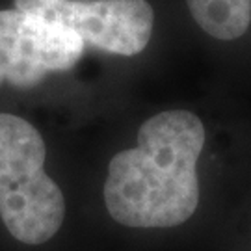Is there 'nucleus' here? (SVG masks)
<instances>
[{"label":"nucleus","instance_id":"4","mask_svg":"<svg viewBox=\"0 0 251 251\" xmlns=\"http://www.w3.org/2000/svg\"><path fill=\"white\" fill-rule=\"evenodd\" d=\"M32 11L76 32L84 45L119 56H134L151 41L154 11L147 0H15Z\"/></svg>","mask_w":251,"mask_h":251},{"label":"nucleus","instance_id":"3","mask_svg":"<svg viewBox=\"0 0 251 251\" xmlns=\"http://www.w3.org/2000/svg\"><path fill=\"white\" fill-rule=\"evenodd\" d=\"M84 41L71 28L25 9H0V86L30 88L80 60Z\"/></svg>","mask_w":251,"mask_h":251},{"label":"nucleus","instance_id":"1","mask_svg":"<svg viewBox=\"0 0 251 251\" xmlns=\"http://www.w3.org/2000/svg\"><path fill=\"white\" fill-rule=\"evenodd\" d=\"M206 145L201 117L168 110L138 130V145L108 164L104 203L117 224L164 229L186 224L201 203L199 160Z\"/></svg>","mask_w":251,"mask_h":251},{"label":"nucleus","instance_id":"5","mask_svg":"<svg viewBox=\"0 0 251 251\" xmlns=\"http://www.w3.org/2000/svg\"><path fill=\"white\" fill-rule=\"evenodd\" d=\"M190 15L206 36L222 43L242 39L251 28V0H186Z\"/></svg>","mask_w":251,"mask_h":251},{"label":"nucleus","instance_id":"2","mask_svg":"<svg viewBox=\"0 0 251 251\" xmlns=\"http://www.w3.org/2000/svg\"><path fill=\"white\" fill-rule=\"evenodd\" d=\"M43 136L26 119L0 114V218L9 234L39 246L60 231L65 199L45 173Z\"/></svg>","mask_w":251,"mask_h":251}]
</instances>
